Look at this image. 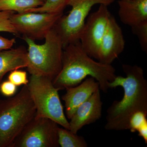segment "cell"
I'll return each mask as SVG.
<instances>
[{
	"label": "cell",
	"mask_w": 147,
	"mask_h": 147,
	"mask_svg": "<svg viewBox=\"0 0 147 147\" xmlns=\"http://www.w3.org/2000/svg\"><path fill=\"white\" fill-rule=\"evenodd\" d=\"M69 0H45L42 5L31 9L25 12L62 13L67 5Z\"/></svg>",
	"instance_id": "18"
},
{
	"label": "cell",
	"mask_w": 147,
	"mask_h": 147,
	"mask_svg": "<svg viewBox=\"0 0 147 147\" xmlns=\"http://www.w3.org/2000/svg\"><path fill=\"white\" fill-rule=\"evenodd\" d=\"M16 85L8 80L0 84V90L4 95L11 96L16 92Z\"/></svg>",
	"instance_id": "22"
},
{
	"label": "cell",
	"mask_w": 147,
	"mask_h": 147,
	"mask_svg": "<svg viewBox=\"0 0 147 147\" xmlns=\"http://www.w3.org/2000/svg\"><path fill=\"white\" fill-rule=\"evenodd\" d=\"M121 22L132 27L147 21V0H119Z\"/></svg>",
	"instance_id": "13"
},
{
	"label": "cell",
	"mask_w": 147,
	"mask_h": 147,
	"mask_svg": "<svg viewBox=\"0 0 147 147\" xmlns=\"http://www.w3.org/2000/svg\"><path fill=\"white\" fill-rule=\"evenodd\" d=\"M27 51L24 47L0 52V84L4 76L9 71L27 67Z\"/></svg>",
	"instance_id": "14"
},
{
	"label": "cell",
	"mask_w": 147,
	"mask_h": 147,
	"mask_svg": "<svg viewBox=\"0 0 147 147\" xmlns=\"http://www.w3.org/2000/svg\"><path fill=\"white\" fill-rule=\"evenodd\" d=\"M63 15V13H13L11 21L18 34L34 40L45 38Z\"/></svg>",
	"instance_id": "8"
},
{
	"label": "cell",
	"mask_w": 147,
	"mask_h": 147,
	"mask_svg": "<svg viewBox=\"0 0 147 147\" xmlns=\"http://www.w3.org/2000/svg\"><path fill=\"white\" fill-rule=\"evenodd\" d=\"M122 30L114 16L111 15L98 51L97 60L102 63L111 64L125 48Z\"/></svg>",
	"instance_id": "10"
},
{
	"label": "cell",
	"mask_w": 147,
	"mask_h": 147,
	"mask_svg": "<svg viewBox=\"0 0 147 147\" xmlns=\"http://www.w3.org/2000/svg\"><path fill=\"white\" fill-rule=\"evenodd\" d=\"M122 67L126 77L116 76L108 84L109 88L122 87L124 95L121 100H114L107 110L105 125L107 130H127L134 113L138 111L147 113V81L143 68L125 64Z\"/></svg>",
	"instance_id": "1"
},
{
	"label": "cell",
	"mask_w": 147,
	"mask_h": 147,
	"mask_svg": "<svg viewBox=\"0 0 147 147\" xmlns=\"http://www.w3.org/2000/svg\"><path fill=\"white\" fill-rule=\"evenodd\" d=\"M58 140L61 147H87L88 143L85 138L73 133L69 129L59 127Z\"/></svg>",
	"instance_id": "16"
},
{
	"label": "cell",
	"mask_w": 147,
	"mask_h": 147,
	"mask_svg": "<svg viewBox=\"0 0 147 147\" xmlns=\"http://www.w3.org/2000/svg\"><path fill=\"white\" fill-rule=\"evenodd\" d=\"M147 113L138 111L134 113L129 122L128 129L131 132L137 131L138 135L147 144Z\"/></svg>",
	"instance_id": "17"
},
{
	"label": "cell",
	"mask_w": 147,
	"mask_h": 147,
	"mask_svg": "<svg viewBox=\"0 0 147 147\" xmlns=\"http://www.w3.org/2000/svg\"><path fill=\"white\" fill-rule=\"evenodd\" d=\"M44 38L43 44L38 45L33 40L24 36L28 46L27 68L30 74L46 76L53 81L62 67L63 44L55 27Z\"/></svg>",
	"instance_id": "4"
},
{
	"label": "cell",
	"mask_w": 147,
	"mask_h": 147,
	"mask_svg": "<svg viewBox=\"0 0 147 147\" xmlns=\"http://www.w3.org/2000/svg\"><path fill=\"white\" fill-rule=\"evenodd\" d=\"M8 80L16 86L28 85L29 83V80L27 79V72L18 69H15L11 72L9 75Z\"/></svg>",
	"instance_id": "21"
},
{
	"label": "cell",
	"mask_w": 147,
	"mask_h": 147,
	"mask_svg": "<svg viewBox=\"0 0 147 147\" xmlns=\"http://www.w3.org/2000/svg\"><path fill=\"white\" fill-rule=\"evenodd\" d=\"M115 73V69L111 64L94 60L78 40L63 48L61 69L53 82L61 90L75 86L90 76L98 82L100 90L106 93L109 82H113L117 76Z\"/></svg>",
	"instance_id": "2"
},
{
	"label": "cell",
	"mask_w": 147,
	"mask_h": 147,
	"mask_svg": "<svg viewBox=\"0 0 147 147\" xmlns=\"http://www.w3.org/2000/svg\"><path fill=\"white\" fill-rule=\"evenodd\" d=\"M43 1H45V0H43Z\"/></svg>",
	"instance_id": "24"
},
{
	"label": "cell",
	"mask_w": 147,
	"mask_h": 147,
	"mask_svg": "<svg viewBox=\"0 0 147 147\" xmlns=\"http://www.w3.org/2000/svg\"><path fill=\"white\" fill-rule=\"evenodd\" d=\"M44 2L43 0H0V11L23 13L42 5Z\"/></svg>",
	"instance_id": "15"
},
{
	"label": "cell",
	"mask_w": 147,
	"mask_h": 147,
	"mask_svg": "<svg viewBox=\"0 0 147 147\" xmlns=\"http://www.w3.org/2000/svg\"><path fill=\"white\" fill-rule=\"evenodd\" d=\"M13 13L12 11H0V32L18 34L11 21V17Z\"/></svg>",
	"instance_id": "20"
},
{
	"label": "cell",
	"mask_w": 147,
	"mask_h": 147,
	"mask_svg": "<svg viewBox=\"0 0 147 147\" xmlns=\"http://www.w3.org/2000/svg\"><path fill=\"white\" fill-rule=\"evenodd\" d=\"M115 0H69L67 5L71 7L67 15H63L55 26L60 36L63 48L72 42L79 40V37L87 17L95 5H110Z\"/></svg>",
	"instance_id": "6"
},
{
	"label": "cell",
	"mask_w": 147,
	"mask_h": 147,
	"mask_svg": "<svg viewBox=\"0 0 147 147\" xmlns=\"http://www.w3.org/2000/svg\"><path fill=\"white\" fill-rule=\"evenodd\" d=\"M28 87L36 110V117L48 118L70 130L59 96L60 90L54 86L53 80L46 76L31 74Z\"/></svg>",
	"instance_id": "5"
},
{
	"label": "cell",
	"mask_w": 147,
	"mask_h": 147,
	"mask_svg": "<svg viewBox=\"0 0 147 147\" xmlns=\"http://www.w3.org/2000/svg\"><path fill=\"white\" fill-rule=\"evenodd\" d=\"M102 105L100 90L98 89L76 109L70 119V130L77 134L83 127L100 119L102 116Z\"/></svg>",
	"instance_id": "11"
},
{
	"label": "cell",
	"mask_w": 147,
	"mask_h": 147,
	"mask_svg": "<svg viewBox=\"0 0 147 147\" xmlns=\"http://www.w3.org/2000/svg\"><path fill=\"white\" fill-rule=\"evenodd\" d=\"M16 42L15 38L9 39L0 36V52L11 49Z\"/></svg>",
	"instance_id": "23"
},
{
	"label": "cell",
	"mask_w": 147,
	"mask_h": 147,
	"mask_svg": "<svg viewBox=\"0 0 147 147\" xmlns=\"http://www.w3.org/2000/svg\"><path fill=\"white\" fill-rule=\"evenodd\" d=\"M133 34L137 36L142 51L147 53V21L131 27Z\"/></svg>",
	"instance_id": "19"
},
{
	"label": "cell",
	"mask_w": 147,
	"mask_h": 147,
	"mask_svg": "<svg viewBox=\"0 0 147 147\" xmlns=\"http://www.w3.org/2000/svg\"><path fill=\"white\" fill-rule=\"evenodd\" d=\"M111 15L108 6L100 5L96 11L88 16L80 35L79 41L83 49L96 59Z\"/></svg>",
	"instance_id": "9"
},
{
	"label": "cell",
	"mask_w": 147,
	"mask_h": 147,
	"mask_svg": "<svg viewBox=\"0 0 147 147\" xmlns=\"http://www.w3.org/2000/svg\"><path fill=\"white\" fill-rule=\"evenodd\" d=\"M98 89L99 84L92 77L79 86L66 88V92L62 98L65 102L67 117L70 119L76 109Z\"/></svg>",
	"instance_id": "12"
},
{
	"label": "cell",
	"mask_w": 147,
	"mask_h": 147,
	"mask_svg": "<svg viewBox=\"0 0 147 147\" xmlns=\"http://www.w3.org/2000/svg\"><path fill=\"white\" fill-rule=\"evenodd\" d=\"M35 107L28 85L16 95L0 100V147H12L25 126L34 117Z\"/></svg>",
	"instance_id": "3"
},
{
	"label": "cell",
	"mask_w": 147,
	"mask_h": 147,
	"mask_svg": "<svg viewBox=\"0 0 147 147\" xmlns=\"http://www.w3.org/2000/svg\"><path fill=\"white\" fill-rule=\"evenodd\" d=\"M59 124L51 119L35 116L25 126L12 147H59Z\"/></svg>",
	"instance_id": "7"
}]
</instances>
